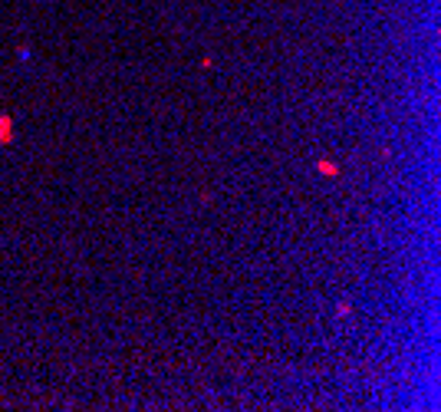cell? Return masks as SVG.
Segmentation results:
<instances>
[{"instance_id":"cell-1","label":"cell","mask_w":441,"mask_h":412,"mask_svg":"<svg viewBox=\"0 0 441 412\" xmlns=\"http://www.w3.org/2000/svg\"><path fill=\"white\" fill-rule=\"evenodd\" d=\"M0 139H4V142H7V139H10V119H7V116L0 119Z\"/></svg>"}]
</instances>
